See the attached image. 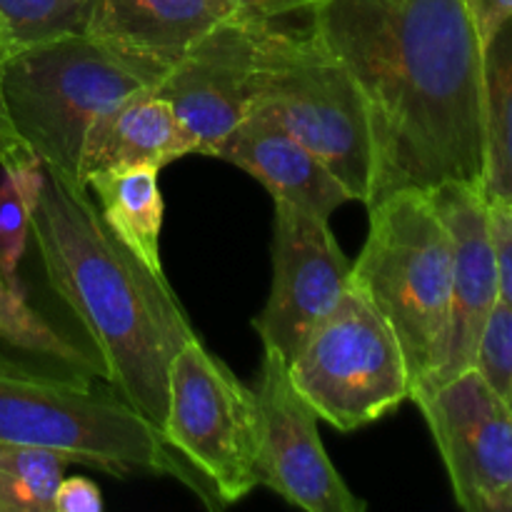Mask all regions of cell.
<instances>
[{
    "label": "cell",
    "instance_id": "cell-7",
    "mask_svg": "<svg viewBox=\"0 0 512 512\" xmlns=\"http://www.w3.org/2000/svg\"><path fill=\"white\" fill-rule=\"evenodd\" d=\"M288 370L318 418L340 433L378 423L413 393L400 340L353 280Z\"/></svg>",
    "mask_w": 512,
    "mask_h": 512
},
{
    "label": "cell",
    "instance_id": "cell-10",
    "mask_svg": "<svg viewBox=\"0 0 512 512\" xmlns=\"http://www.w3.org/2000/svg\"><path fill=\"white\" fill-rule=\"evenodd\" d=\"M273 203V288L253 328L263 348H273L290 365L308 335L340 303L353 263L335 240L330 218L283 200Z\"/></svg>",
    "mask_w": 512,
    "mask_h": 512
},
{
    "label": "cell",
    "instance_id": "cell-14",
    "mask_svg": "<svg viewBox=\"0 0 512 512\" xmlns=\"http://www.w3.org/2000/svg\"><path fill=\"white\" fill-rule=\"evenodd\" d=\"M215 158L253 175L273 200L298 205L323 218L353 200L318 155L260 110H250Z\"/></svg>",
    "mask_w": 512,
    "mask_h": 512
},
{
    "label": "cell",
    "instance_id": "cell-11",
    "mask_svg": "<svg viewBox=\"0 0 512 512\" xmlns=\"http://www.w3.org/2000/svg\"><path fill=\"white\" fill-rule=\"evenodd\" d=\"M265 23L270 20L230 15L168 65L150 88L168 100L193 140L195 155L215 158L248 118Z\"/></svg>",
    "mask_w": 512,
    "mask_h": 512
},
{
    "label": "cell",
    "instance_id": "cell-20",
    "mask_svg": "<svg viewBox=\"0 0 512 512\" xmlns=\"http://www.w3.org/2000/svg\"><path fill=\"white\" fill-rule=\"evenodd\" d=\"M70 463L60 450L0 440V512H53Z\"/></svg>",
    "mask_w": 512,
    "mask_h": 512
},
{
    "label": "cell",
    "instance_id": "cell-21",
    "mask_svg": "<svg viewBox=\"0 0 512 512\" xmlns=\"http://www.w3.org/2000/svg\"><path fill=\"white\" fill-rule=\"evenodd\" d=\"M95 0H0V43L5 53L85 33Z\"/></svg>",
    "mask_w": 512,
    "mask_h": 512
},
{
    "label": "cell",
    "instance_id": "cell-5",
    "mask_svg": "<svg viewBox=\"0 0 512 512\" xmlns=\"http://www.w3.org/2000/svg\"><path fill=\"white\" fill-rule=\"evenodd\" d=\"M370 223L350 280L400 340L415 395L435 385L453 303V240L425 190H398L368 205Z\"/></svg>",
    "mask_w": 512,
    "mask_h": 512
},
{
    "label": "cell",
    "instance_id": "cell-2",
    "mask_svg": "<svg viewBox=\"0 0 512 512\" xmlns=\"http://www.w3.org/2000/svg\"><path fill=\"white\" fill-rule=\"evenodd\" d=\"M30 238L50 290L98 355L105 383L163 428L170 363L195 338L165 273L115 238L88 190L70 188L48 170Z\"/></svg>",
    "mask_w": 512,
    "mask_h": 512
},
{
    "label": "cell",
    "instance_id": "cell-28",
    "mask_svg": "<svg viewBox=\"0 0 512 512\" xmlns=\"http://www.w3.org/2000/svg\"><path fill=\"white\" fill-rule=\"evenodd\" d=\"M473 8L480 25V35H483L485 48H488L498 30L512 20V0H473Z\"/></svg>",
    "mask_w": 512,
    "mask_h": 512
},
{
    "label": "cell",
    "instance_id": "cell-1",
    "mask_svg": "<svg viewBox=\"0 0 512 512\" xmlns=\"http://www.w3.org/2000/svg\"><path fill=\"white\" fill-rule=\"evenodd\" d=\"M310 25L353 73L373 130V198L483 185L485 63L473 0H328Z\"/></svg>",
    "mask_w": 512,
    "mask_h": 512
},
{
    "label": "cell",
    "instance_id": "cell-8",
    "mask_svg": "<svg viewBox=\"0 0 512 512\" xmlns=\"http://www.w3.org/2000/svg\"><path fill=\"white\" fill-rule=\"evenodd\" d=\"M165 443L200 475L220 505L258 488V408L255 393L215 358L200 338L180 348L168 370Z\"/></svg>",
    "mask_w": 512,
    "mask_h": 512
},
{
    "label": "cell",
    "instance_id": "cell-19",
    "mask_svg": "<svg viewBox=\"0 0 512 512\" xmlns=\"http://www.w3.org/2000/svg\"><path fill=\"white\" fill-rule=\"evenodd\" d=\"M485 75L483 190L490 203L512 208V20L490 40Z\"/></svg>",
    "mask_w": 512,
    "mask_h": 512
},
{
    "label": "cell",
    "instance_id": "cell-29",
    "mask_svg": "<svg viewBox=\"0 0 512 512\" xmlns=\"http://www.w3.org/2000/svg\"><path fill=\"white\" fill-rule=\"evenodd\" d=\"M490 512H512V485L508 490H505L503 495H500L498 500H495L493 510H490Z\"/></svg>",
    "mask_w": 512,
    "mask_h": 512
},
{
    "label": "cell",
    "instance_id": "cell-18",
    "mask_svg": "<svg viewBox=\"0 0 512 512\" xmlns=\"http://www.w3.org/2000/svg\"><path fill=\"white\" fill-rule=\"evenodd\" d=\"M0 343L38 363L103 380V365L98 355L88 345L75 343L63 330L48 323L38 310L30 308L20 283L5 278L3 270H0Z\"/></svg>",
    "mask_w": 512,
    "mask_h": 512
},
{
    "label": "cell",
    "instance_id": "cell-17",
    "mask_svg": "<svg viewBox=\"0 0 512 512\" xmlns=\"http://www.w3.org/2000/svg\"><path fill=\"white\" fill-rule=\"evenodd\" d=\"M100 205L115 238L133 250L150 270L163 273L160 258V233H163V193H160V170L150 165L133 168L98 170L85 180Z\"/></svg>",
    "mask_w": 512,
    "mask_h": 512
},
{
    "label": "cell",
    "instance_id": "cell-13",
    "mask_svg": "<svg viewBox=\"0 0 512 512\" xmlns=\"http://www.w3.org/2000/svg\"><path fill=\"white\" fill-rule=\"evenodd\" d=\"M430 198L453 240V303L448 348L443 368L435 378V385H440L473 368L480 335L500 300L498 250L490 200L483 185L448 183L430 190Z\"/></svg>",
    "mask_w": 512,
    "mask_h": 512
},
{
    "label": "cell",
    "instance_id": "cell-25",
    "mask_svg": "<svg viewBox=\"0 0 512 512\" xmlns=\"http://www.w3.org/2000/svg\"><path fill=\"white\" fill-rule=\"evenodd\" d=\"M8 53H5L3 43H0V168H20L25 163H33L35 158L25 140L20 138L15 130L13 118H10L8 103H5V88H3V68Z\"/></svg>",
    "mask_w": 512,
    "mask_h": 512
},
{
    "label": "cell",
    "instance_id": "cell-26",
    "mask_svg": "<svg viewBox=\"0 0 512 512\" xmlns=\"http://www.w3.org/2000/svg\"><path fill=\"white\" fill-rule=\"evenodd\" d=\"M235 15L253 20H275L293 13H318L328 0H225Z\"/></svg>",
    "mask_w": 512,
    "mask_h": 512
},
{
    "label": "cell",
    "instance_id": "cell-6",
    "mask_svg": "<svg viewBox=\"0 0 512 512\" xmlns=\"http://www.w3.org/2000/svg\"><path fill=\"white\" fill-rule=\"evenodd\" d=\"M250 110L270 115L328 165L353 200L370 205L375 153L368 105L353 73L313 25H263Z\"/></svg>",
    "mask_w": 512,
    "mask_h": 512
},
{
    "label": "cell",
    "instance_id": "cell-3",
    "mask_svg": "<svg viewBox=\"0 0 512 512\" xmlns=\"http://www.w3.org/2000/svg\"><path fill=\"white\" fill-rule=\"evenodd\" d=\"M0 440L60 450L118 478H173L208 508H223L158 425L100 378L0 355Z\"/></svg>",
    "mask_w": 512,
    "mask_h": 512
},
{
    "label": "cell",
    "instance_id": "cell-27",
    "mask_svg": "<svg viewBox=\"0 0 512 512\" xmlns=\"http://www.w3.org/2000/svg\"><path fill=\"white\" fill-rule=\"evenodd\" d=\"M103 510V495L100 488L88 478H73L60 480L58 490L53 498V512H100Z\"/></svg>",
    "mask_w": 512,
    "mask_h": 512
},
{
    "label": "cell",
    "instance_id": "cell-9",
    "mask_svg": "<svg viewBox=\"0 0 512 512\" xmlns=\"http://www.w3.org/2000/svg\"><path fill=\"white\" fill-rule=\"evenodd\" d=\"M255 393L258 483L308 512H363L365 503L340 478L318 433V413L290 380L288 363L263 348Z\"/></svg>",
    "mask_w": 512,
    "mask_h": 512
},
{
    "label": "cell",
    "instance_id": "cell-16",
    "mask_svg": "<svg viewBox=\"0 0 512 512\" xmlns=\"http://www.w3.org/2000/svg\"><path fill=\"white\" fill-rule=\"evenodd\" d=\"M193 153V140L185 133L168 100L145 88L90 125L80 153V178L85 183L88 175L98 170L133 165L163 170L165 165Z\"/></svg>",
    "mask_w": 512,
    "mask_h": 512
},
{
    "label": "cell",
    "instance_id": "cell-12",
    "mask_svg": "<svg viewBox=\"0 0 512 512\" xmlns=\"http://www.w3.org/2000/svg\"><path fill=\"white\" fill-rule=\"evenodd\" d=\"M440 450L455 500L490 512L512 485V413L475 368L415 395Z\"/></svg>",
    "mask_w": 512,
    "mask_h": 512
},
{
    "label": "cell",
    "instance_id": "cell-24",
    "mask_svg": "<svg viewBox=\"0 0 512 512\" xmlns=\"http://www.w3.org/2000/svg\"><path fill=\"white\" fill-rule=\"evenodd\" d=\"M490 215H493L495 250H498L500 303L508 305L512 313V208L510 205L490 203Z\"/></svg>",
    "mask_w": 512,
    "mask_h": 512
},
{
    "label": "cell",
    "instance_id": "cell-23",
    "mask_svg": "<svg viewBox=\"0 0 512 512\" xmlns=\"http://www.w3.org/2000/svg\"><path fill=\"white\" fill-rule=\"evenodd\" d=\"M473 368L512 413V313L500 300L480 335Z\"/></svg>",
    "mask_w": 512,
    "mask_h": 512
},
{
    "label": "cell",
    "instance_id": "cell-22",
    "mask_svg": "<svg viewBox=\"0 0 512 512\" xmlns=\"http://www.w3.org/2000/svg\"><path fill=\"white\" fill-rule=\"evenodd\" d=\"M43 180L45 168L40 160L20 168H3L0 175V270L13 283H18V265L28 248Z\"/></svg>",
    "mask_w": 512,
    "mask_h": 512
},
{
    "label": "cell",
    "instance_id": "cell-15",
    "mask_svg": "<svg viewBox=\"0 0 512 512\" xmlns=\"http://www.w3.org/2000/svg\"><path fill=\"white\" fill-rule=\"evenodd\" d=\"M235 15L225 0H95L85 33L173 65L208 30Z\"/></svg>",
    "mask_w": 512,
    "mask_h": 512
},
{
    "label": "cell",
    "instance_id": "cell-4",
    "mask_svg": "<svg viewBox=\"0 0 512 512\" xmlns=\"http://www.w3.org/2000/svg\"><path fill=\"white\" fill-rule=\"evenodd\" d=\"M168 65L140 58L90 33H73L5 60L10 118L30 153L65 185L85 188L80 153L90 125L145 88Z\"/></svg>",
    "mask_w": 512,
    "mask_h": 512
}]
</instances>
